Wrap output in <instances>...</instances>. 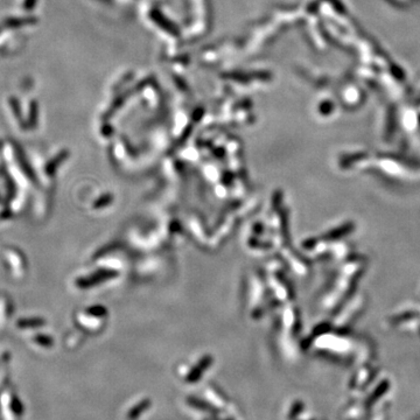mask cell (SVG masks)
I'll use <instances>...</instances> for the list:
<instances>
[{"label": "cell", "instance_id": "2", "mask_svg": "<svg viewBox=\"0 0 420 420\" xmlns=\"http://www.w3.org/2000/svg\"><path fill=\"white\" fill-rule=\"evenodd\" d=\"M190 405L192 406H194V408H199V409H206V410H208V409H210V406L209 405H207V404H202V403H201L200 401H193V399H190V402H188Z\"/></svg>", "mask_w": 420, "mask_h": 420}, {"label": "cell", "instance_id": "1", "mask_svg": "<svg viewBox=\"0 0 420 420\" xmlns=\"http://www.w3.org/2000/svg\"><path fill=\"white\" fill-rule=\"evenodd\" d=\"M151 405V402H148V401H145V402H141V403H139V404L135 406V408H133L131 410V412L128 413V419H131V420H135L138 418L139 416L141 415V413L144 412V410H146L148 406Z\"/></svg>", "mask_w": 420, "mask_h": 420}]
</instances>
